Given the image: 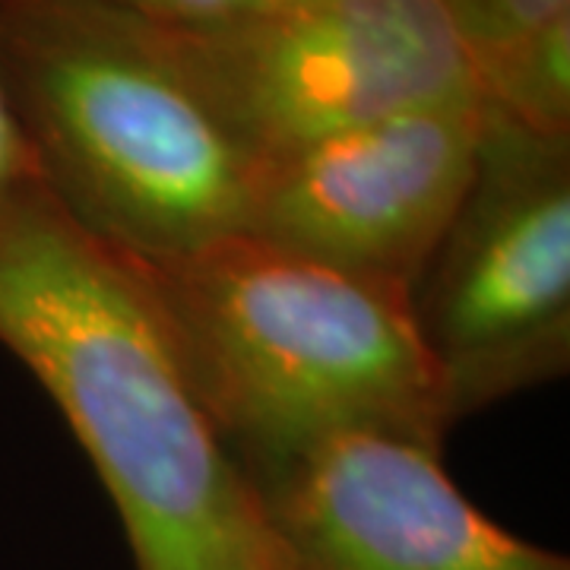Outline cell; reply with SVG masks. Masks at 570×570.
Here are the masks:
<instances>
[{
    "mask_svg": "<svg viewBox=\"0 0 570 570\" xmlns=\"http://www.w3.org/2000/svg\"><path fill=\"white\" fill-rule=\"evenodd\" d=\"M0 346L61 409L137 570H266L245 472L130 257L39 181L0 200Z\"/></svg>",
    "mask_w": 570,
    "mask_h": 570,
    "instance_id": "obj_1",
    "label": "cell"
},
{
    "mask_svg": "<svg viewBox=\"0 0 570 570\" xmlns=\"http://www.w3.org/2000/svg\"><path fill=\"white\" fill-rule=\"evenodd\" d=\"M130 264L242 472L348 434L441 448L448 412L406 295L245 232Z\"/></svg>",
    "mask_w": 570,
    "mask_h": 570,
    "instance_id": "obj_2",
    "label": "cell"
},
{
    "mask_svg": "<svg viewBox=\"0 0 570 570\" xmlns=\"http://www.w3.org/2000/svg\"><path fill=\"white\" fill-rule=\"evenodd\" d=\"M0 77L39 184L130 257L245 232L250 159L156 22L102 0H0Z\"/></svg>",
    "mask_w": 570,
    "mask_h": 570,
    "instance_id": "obj_3",
    "label": "cell"
},
{
    "mask_svg": "<svg viewBox=\"0 0 570 570\" xmlns=\"http://www.w3.org/2000/svg\"><path fill=\"white\" fill-rule=\"evenodd\" d=\"M482 111L466 194L409 292L450 425L570 371V137Z\"/></svg>",
    "mask_w": 570,
    "mask_h": 570,
    "instance_id": "obj_4",
    "label": "cell"
},
{
    "mask_svg": "<svg viewBox=\"0 0 570 570\" xmlns=\"http://www.w3.org/2000/svg\"><path fill=\"white\" fill-rule=\"evenodd\" d=\"M156 26L250 165L475 92L438 0H279L206 26Z\"/></svg>",
    "mask_w": 570,
    "mask_h": 570,
    "instance_id": "obj_5",
    "label": "cell"
},
{
    "mask_svg": "<svg viewBox=\"0 0 570 570\" xmlns=\"http://www.w3.org/2000/svg\"><path fill=\"white\" fill-rule=\"evenodd\" d=\"M482 115L463 92L257 159L245 235L409 298L466 194Z\"/></svg>",
    "mask_w": 570,
    "mask_h": 570,
    "instance_id": "obj_6",
    "label": "cell"
},
{
    "mask_svg": "<svg viewBox=\"0 0 570 570\" xmlns=\"http://www.w3.org/2000/svg\"><path fill=\"white\" fill-rule=\"evenodd\" d=\"M245 479L269 570H570L475 508L438 444L348 434Z\"/></svg>",
    "mask_w": 570,
    "mask_h": 570,
    "instance_id": "obj_7",
    "label": "cell"
},
{
    "mask_svg": "<svg viewBox=\"0 0 570 570\" xmlns=\"http://www.w3.org/2000/svg\"><path fill=\"white\" fill-rule=\"evenodd\" d=\"M491 111L546 137H570V17L520 41L475 77Z\"/></svg>",
    "mask_w": 570,
    "mask_h": 570,
    "instance_id": "obj_8",
    "label": "cell"
},
{
    "mask_svg": "<svg viewBox=\"0 0 570 570\" xmlns=\"http://www.w3.org/2000/svg\"><path fill=\"white\" fill-rule=\"evenodd\" d=\"M448 17L453 36L466 55L472 77L532 39L535 32L549 29L551 22L568 20L570 0H438Z\"/></svg>",
    "mask_w": 570,
    "mask_h": 570,
    "instance_id": "obj_9",
    "label": "cell"
},
{
    "mask_svg": "<svg viewBox=\"0 0 570 570\" xmlns=\"http://www.w3.org/2000/svg\"><path fill=\"white\" fill-rule=\"evenodd\" d=\"M134 17L163 26H206L254 10V0H102Z\"/></svg>",
    "mask_w": 570,
    "mask_h": 570,
    "instance_id": "obj_10",
    "label": "cell"
},
{
    "mask_svg": "<svg viewBox=\"0 0 570 570\" xmlns=\"http://www.w3.org/2000/svg\"><path fill=\"white\" fill-rule=\"evenodd\" d=\"M29 181H39L36 163H32V153L26 146L17 115L10 108L7 86L0 77V200H7L13 190H20L22 184Z\"/></svg>",
    "mask_w": 570,
    "mask_h": 570,
    "instance_id": "obj_11",
    "label": "cell"
},
{
    "mask_svg": "<svg viewBox=\"0 0 570 570\" xmlns=\"http://www.w3.org/2000/svg\"><path fill=\"white\" fill-rule=\"evenodd\" d=\"M266 3H279V0H254V7H266Z\"/></svg>",
    "mask_w": 570,
    "mask_h": 570,
    "instance_id": "obj_12",
    "label": "cell"
},
{
    "mask_svg": "<svg viewBox=\"0 0 570 570\" xmlns=\"http://www.w3.org/2000/svg\"><path fill=\"white\" fill-rule=\"evenodd\" d=\"M266 570H269V568H266Z\"/></svg>",
    "mask_w": 570,
    "mask_h": 570,
    "instance_id": "obj_13",
    "label": "cell"
}]
</instances>
